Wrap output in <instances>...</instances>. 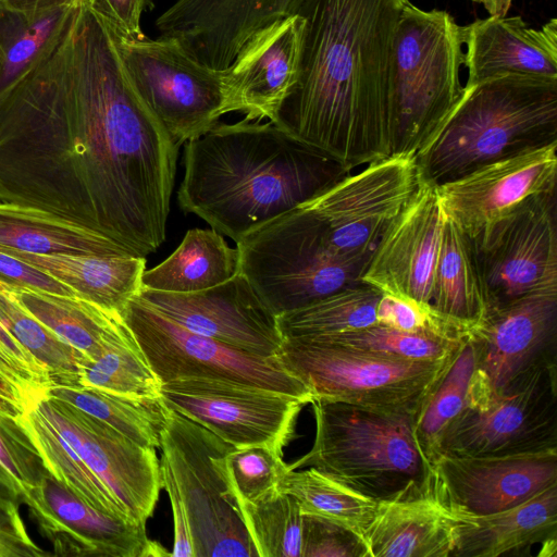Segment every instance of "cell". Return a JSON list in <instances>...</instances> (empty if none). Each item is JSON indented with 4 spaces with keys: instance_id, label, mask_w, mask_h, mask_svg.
Here are the masks:
<instances>
[{
    "instance_id": "cell-32",
    "label": "cell",
    "mask_w": 557,
    "mask_h": 557,
    "mask_svg": "<svg viewBox=\"0 0 557 557\" xmlns=\"http://www.w3.org/2000/svg\"><path fill=\"white\" fill-rule=\"evenodd\" d=\"M78 5L26 12L0 4V96L51 51Z\"/></svg>"
},
{
    "instance_id": "cell-53",
    "label": "cell",
    "mask_w": 557,
    "mask_h": 557,
    "mask_svg": "<svg viewBox=\"0 0 557 557\" xmlns=\"http://www.w3.org/2000/svg\"><path fill=\"white\" fill-rule=\"evenodd\" d=\"M0 407L12 409L18 413H22L16 401L0 387Z\"/></svg>"
},
{
    "instance_id": "cell-37",
    "label": "cell",
    "mask_w": 557,
    "mask_h": 557,
    "mask_svg": "<svg viewBox=\"0 0 557 557\" xmlns=\"http://www.w3.org/2000/svg\"><path fill=\"white\" fill-rule=\"evenodd\" d=\"M382 292L362 281L335 292L304 308L277 317L285 337L351 332L376 324V306Z\"/></svg>"
},
{
    "instance_id": "cell-18",
    "label": "cell",
    "mask_w": 557,
    "mask_h": 557,
    "mask_svg": "<svg viewBox=\"0 0 557 557\" xmlns=\"http://www.w3.org/2000/svg\"><path fill=\"white\" fill-rule=\"evenodd\" d=\"M432 479L437 494L455 513H494L557 484V448L509 455H441L432 467Z\"/></svg>"
},
{
    "instance_id": "cell-45",
    "label": "cell",
    "mask_w": 557,
    "mask_h": 557,
    "mask_svg": "<svg viewBox=\"0 0 557 557\" xmlns=\"http://www.w3.org/2000/svg\"><path fill=\"white\" fill-rule=\"evenodd\" d=\"M376 323L403 332L432 333L456 341L466 337L437 317L431 308L387 293H382L377 302Z\"/></svg>"
},
{
    "instance_id": "cell-25",
    "label": "cell",
    "mask_w": 557,
    "mask_h": 557,
    "mask_svg": "<svg viewBox=\"0 0 557 557\" xmlns=\"http://www.w3.org/2000/svg\"><path fill=\"white\" fill-rule=\"evenodd\" d=\"M460 29L465 87L505 74L557 79L555 17L534 28L518 15H488Z\"/></svg>"
},
{
    "instance_id": "cell-15",
    "label": "cell",
    "mask_w": 557,
    "mask_h": 557,
    "mask_svg": "<svg viewBox=\"0 0 557 557\" xmlns=\"http://www.w3.org/2000/svg\"><path fill=\"white\" fill-rule=\"evenodd\" d=\"M176 413L206 428L235 448L265 446L283 455L307 403L259 386L210 377H181L161 385Z\"/></svg>"
},
{
    "instance_id": "cell-35",
    "label": "cell",
    "mask_w": 557,
    "mask_h": 557,
    "mask_svg": "<svg viewBox=\"0 0 557 557\" xmlns=\"http://www.w3.org/2000/svg\"><path fill=\"white\" fill-rule=\"evenodd\" d=\"M21 417L46 467L59 482L98 510L133 520L113 493L33 403Z\"/></svg>"
},
{
    "instance_id": "cell-14",
    "label": "cell",
    "mask_w": 557,
    "mask_h": 557,
    "mask_svg": "<svg viewBox=\"0 0 557 557\" xmlns=\"http://www.w3.org/2000/svg\"><path fill=\"white\" fill-rule=\"evenodd\" d=\"M422 184L414 156L391 154L350 172L305 206L337 253L371 257L388 225Z\"/></svg>"
},
{
    "instance_id": "cell-36",
    "label": "cell",
    "mask_w": 557,
    "mask_h": 557,
    "mask_svg": "<svg viewBox=\"0 0 557 557\" xmlns=\"http://www.w3.org/2000/svg\"><path fill=\"white\" fill-rule=\"evenodd\" d=\"M278 488L297 500L302 515H314L339 523L361 539L377 505V500L312 467L288 470Z\"/></svg>"
},
{
    "instance_id": "cell-49",
    "label": "cell",
    "mask_w": 557,
    "mask_h": 557,
    "mask_svg": "<svg viewBox=\"0 0 557 557\" xmlns=\"http://www.w3.org/2000/svg\"><path fill=\"white\" fill-rule=\"evenodd\" d=\"M28 535L20 509L0 508V557L51 556Z\"/></svg>"
},
{
    "instance_id": "cell-52",
    "label": "cell",
    "mask_w": 557,
    "mask_h": 557,
    "mask_svg": "<svg viewBox=\"0 0 557 557\" xmlns=\"http://www.w3.org/2000/svg\"><path fill=\"white\" fill-rule=\"evenodd\" d=\"M513 0H481L480 3L487 11L488 15H507Z\"/></svg>"
},
{
    "instance_id": "cell-50",
    "label": "cell",
    "mask_w": 557,
    "mask_h": 557,
    "mask_svg": "<svg viewBox=\"0 0 557 557\" xmlns=\"http://www.w3.org/2000/svg\"><path fill=\"white\" fill-rule=\"evenodd\" d=\"M160 471L162 488L168 493L173 516L174 545L171 556L194 557L193 539L186 509L171 468L163 458L160 460Z\"/></svg>"
},
{
    "instance_id": "cell-16",
    "label": "cell",
    "mask_w": 557,
    "mask_h": 557,
    "mask_svg": "<svg viewBox=\"0 0 557 557\" xmlns=\"http://www.w3.org/2000/svg\"><path fill=\"white\" fill-rule=\"evenodd\" d=\"M33 404L113 493L129 517L146 523L162 488L156 449L136 444L60 399L42 395Z\"/></svg>"
},
{
    "instance_id": "cell-13",
    "label": "cell",
    "mask_w": 557,
    "mask_h": 557,
    "mask_svg": "<svg viewBox=\"0 0 557 557\" xmlns=\"http://www.w3.org/2000/svg\"><path fill=\"white\" fill-rule=\"evenodd\" d=\"M469 239L487 311L557 289L556 190L529 199Z\"/></svg>"
},
{
    "instance_id": "cell-22",
    "label": "cell",
    "mask_w": 557,
    "mask_h": 557,
    "mask_svg": "<svg viewBox=\"0 0 557 557\" xmlns=\"http://www.w3.org/2000/svg\"><path fill=\"white\" fill-rule=\"evenodd\" d=\"M305 0H176L156 21L196 60L223 71L258 30L298 14Z\"/></svg>"
},
{
    "instance_id": "cell-47",
    "label": "cell",
    "mask_w": 557,
    "mask_h": 557,
    "mask_svg": "<svg viewBox=\"0 0 557 557\" xmlns=\"http://www.w3.org/2000/svg\"><path fill=\"white\" fill-rule=\"evenodd\" d=\"M119 37L141 39L143 12L151 5L150 0H82Z\"/></svg>"
},
{
    "instance_id": "cell-10",
    "label": "cell",
    "mask_w": 557,
    "mask_h": 557,
    "mask_svg": "<svg viewBox=\"0 0 557 557\" xmlns=\"http://www.w3.org/2000/svg\"><path fill=\"white\" fill-rule=\"evenodd\" d=\"M233 446L171 410L160 448L188 517L194 557H258L232 490L225 455Z\"/></svg>"
},
{
    "instance_id": "cell-27",
    "label": "cell",
    "mask_w": 557,
    "mask_h": 557,
    "mask_svg": "<svg viewBox=\"0 0 557 557\" xmlns=\"http://www.w3.org/2000/svg\"><path fill=\"white\" fill-rule=\"evenodd\" d=\"M455 516V547L451 557L513 555L557 537V484L506 510L488 515Z\"/></svg>"
},
{
    "instance_id": "cell-28",
    "label": "cell",
    "mask_w": 557,
    "mask_h": 557,
    "mask_svg": "<svg viewBox=\"0 0 557 557\" xmlns=\"http://www.w3.org/2000/svg\"><path fill=\"white\" fill-rule=\"evenodd\" d=\"M46 272L70 287L76 297L123 315L140 294L146 257L120 255H37L0 249Z\"/></svg>"
},
{
    "instance_id": "cell-54",
    "label": "cell",
    "mask_w": 557,
    "mask_h": 557,
    "mask_svg": "<svg viewBox=\"0 0 557 557\" xmlns=\"http://www.w3.org/2000/svg\"><path fill=\"white\" fill-rule=\"evenodd\" d=\"M472 1H474V2H479V3H480V1H481V0H472Z\"/></svg>"
},
{
    "instance_id": "cell-4",
    "label": "cell",
    "mask_w": 557,
    "mask_h": 557,
    "mask_svg": "<svg viewBox=\"0 0 557 557\" xmlns=\"http://www.w3.org/2000/svg\"><path fill=\"white\" fill-rule=\"evenodd\" d=\"M553 143L557 79L505 74L465 87L455 109L414 157L422 181L437 186Z\"/></svg>"
},
{
    "instance_id": "cell-31",
    "label": "cell",
    "mask_w": 557,
    "mask_h": 557,
    "mask_svg": "<svg viewBox=\"0 0 557 557\" xmlns=\"http://www.w3.org/2000/svg\"><path fill=\"white\" fill-rule=\"evenodd\" d=\"M239 272L237 248L211 228H190L178 247L143 274V288L195 293L216 286Z\"/></svg>"
},
{
    "instance_id": "cell-7",
    "label": "cell",
    "mask_w": 557,
    "mask_h": 557,
    "mask_svg": "<svg viewBox=\"0 0 557 557\" xmlns=\"http://www.w3.org/2000/svg\"><path fill=\"white\" fill-rule=\"evenodd\" d=\"M236 248L239 273L276 317L360 282L370 259L337 253L305 205L248 233Z\"/></svg>"
},
{
    "instance_id": "cell-9",
    "label": "cell",
    "mask_w": 557,
    "mask_h": 557,
    "mask_svg": "<svg viewBox=\"0 0 557 557\" xmlns=\"http://www.w3.org/2000/svg\"><path fill=\"white\" fill-rule=\"evenodd\" d=\"M553 448H557L556 359L540 362L497 388L475 369L463 408L443 436L440 456Z\"/></svg>"
},
{
    "instance_id": "cell-21",
    "label": "cell",
    "mask_w": 557,
    "mask_h": 557,
    "mask_svg": "<svg viewBox=\"0 0 557 557\" xmlns=\"http://www.w3.org/2000/svg\"><path fill=\"white\" fill-rule=\"evenodd\" d=\"M443 220L436 186L423 182L380 238L360 281L431 308Z\"/></svg>"
},
{
    "instance_id": "cell-30",
    "label": "cell",
    "mask_w": 557,
    "mask_h": 557,
    "mask_svg": "<svg viewBox=\"0 0 557 557\" xmlns=\"http://www.w3.org/2000/svg\"><path fill=\"white\" fill-rule=\"evenodd\" d=\"M0 249L37 255L132 253L112 239L59 215L4 202H0Z\"/></svg>"
},
{
    "instance_id": "cell-29",
    "label": "cell",
    "mask_w": 557,
    "mask_h": 557,
    "mask_svg": "<svg viewBox=\"0 0 557 557\" xmlns=\"http://www.w3.org/2000/svg\"><path fill=\"white\" fill-rule=\"evenodd\" d=\"M431 310L463 336L485 318L487 305L469 237L444 213Z\"/></svg>"
},
{
    "instance_id": "cell-24",
    "label": "cell",
    "mask_w": 557,
    "mask_h": 557,
    "mask_svg": "<svg viewBox=\"0 0 557 557\" xmlns=\"http://www.w3.org/2000/svg\"><path fill=\"white\" fill-rule=\"evenodd\" d=\"M468 337L475 369L496 388L540 362L556 359L557 289L487 311Z\"/></svg>"
},
{
    "instance_id": "cell-12",
    "label": "cell",
    "mask_w": 557,
    "mask_h": 557,
    "mask_svg": "<svg viewBox=\"0 0 557 557\" xmlns=\"http://www.w3.org/2000/svg\"><path fill=\"white\" fill-rule=\"evenodd\" d=\"M116 42L133 85L177 145L201 136L219 122L222 71L196 60L171 37L116 36Z\"/></svg>"
},
{
    "instance_id": "cell-23",
    "label": "cell",
    "mask_w": 557,
    "mask_h": 557,
    "mask_svg": "<svg viewBox=\"0 0 557 557\" xmlns=\"http://www.w3.org/2000/svg\"><path fill=\"white\" fill-rule=\"evenodd\" d=\"M304 18L295 14L253 34L222 71V115L273 121L295 87L300 66Z\"/></svg>"
},
{
    "instance_id": "cell-8",
    "label": "cell",
    "mask_w": 557,
    "mask_h": 557,
    "mask_svg": "<svg viewBox=\"0 0 557 557\" xmlns=\"http://www.w3.org/2000/svg\"><path fill=\"white\" fill-rule=\"evenodd\" d=\"M458 349L438 360H405L315 336H295L283 339L275 357L304 383L312 400L341 401L416 419Z\"/></svg>"
},
{
    "instance_id": "cell-39",
    "label": "cell",
    "mask_w": 557,
    "mask_h": 557,
    "mask_svg": "<svg viewBox=\"0 0 557 557\" xmlns=\"http://www.w3.org/2000/svg\"><path fill=\"white\" fill-rule=\"evenodd\" d=\"M474 370L475 352L467 336L414 419L413 437L431 469L440 456L441 443L447 428L463 408Z\"/></svg>"
},
{
    "instance_id": "cell-5",
    "label": "cell",
    "mask_w": 557,
    "mask_h": 557,
    "mask_svg": "<svg viewBox=\"0 0 557 557\" xmlns=\"http://www.w3.org/2000/svg\"><path fill=\"white\" fill-rule=\"evenodd\" d=\"M315 435L311 449L288 465L315 468L375 499L417 494L432 469L413 437L414 418L313 399Z\"/></svg>"
},
{
    "instance_id": "cell-43",
    "label": "cell",
    "mask_w": 557,
    "mask_h": 557,
    "mask_svg": "<svg viewBox=\"0 0 557 557\" xmlns=\"http://www.w3.org/2000/svg\"><path fill=\"white\" fill-rule=\"evenodd\" d=\"M355 350L405 360H438L455 352L462 341L432 333H408L381 324L339 334L314 335Z\"/></svg>"
},
{
    "instance_id": "cell-2",
    "label": "cell",
    "mask_w": 557,
    "mask_h": 557,
    "mask_svg": "<svg viewBox=\"0 0 557 557\" xmlns=\"http://www.w3.org/2000/svg\"><path fill=\"white\" fill-rule=\"evenodd\" d=\"M409 0H305L297 83L273 123L354 169L391 156L394 41Z\"/></svg>"
},
{
    "instance_id": "cell-26",
    "label": "cell",
    "mask_w": 557,
    "mask_h": 557,
    "mask_svg": "<svg viewBox=\"0 0 557 557\" xmlns=\"http://www.w3.org/2000/svg\"><path fill=\"white\" fill-rule=\"evenodd\" d=\"M455 529L431 479L417 494L379 500L362 540L368 557H451Z\"/></svg>"
},
{
    "instance_id": "cell-44",
    "label": "cell",
    "mask_w": 557,
    "mask_h": 557,
    "mask_svg": "<svg viewBox=\"0 0 557 557\" xmlns=\"http://www.w3.org/2000/svg\"><path fill=\"white\" fill-rule=\"evenodd\" d=\"M224 461L237 502L259 498L278 486L283 475L290 470L282 454L259 445L232 447Z\"/></svg>"
},
{
    "instance_id": "cell-19",
    "label": "cell",
    "mask_w": 557,
    "mask_h": 557,
    "mask_svg": "<svg viewBox=\"0 0 557 557\" xmlns=\"http://www.w3.org/2000/svg\"><path fill=\"white\" fill-rule=\"evenodd\" d=\"M30 518L62 557H152L159 543L150 541L146 523L98 510L59 482L50 472L26 497Z\"/></svg>"
},
{
    "instance_id": "cell-46",
    "label": "cell",
    "mask_w": 557,
    "mask_h": 557,
    "mask_svg": "<svg viewBox=\"0 0 557 557\" xmlns=\"http://www.w3.org/2000/svg\"><path fill=\"white\" fill-rule=\"evenodd\" d=\"M301 557H368L362 539L329 519L304 515Z\"/></svg>"
},
{
    "instance_id": "cell-17",
    "label": "cell",
    "mask_w": 557,
    "mask_h": 557,
    "mask_svg": "<svg viewBox=\"0 0 557 557\" xmlns=\"http://www.w3.org/2000/svg\"><path fill=\"white\" fill-rule=\"evenodd\" d=\"M138 296L183 327L255 356L275 357L284 339L277 317L239 272L200 292L141 288Z\"/></svg>"
},
{
    "instance_id": "cell-33",
    "label": "cell",
    "mask_w": 557,
    "mask_h": 557,
    "mask_svg": "<svg viewBox=\"0 0 557 557\" xmlns=\"http://www.w3.org/2000/svg\"><path fill=\"white\" fill-rule=\"evenodd\" d=\"M9 287L22 307L86 358L97 355L125 324L120 313L76 296Z\"/></svg>"
},
{
    "instance_id": "cell-48",
    "label": "cell",
    "mask_w": 557,
    "mask_h": 557,
    "mask_svg": "<svg viewBox=\"0 0 557 557\" xmlns=\"http://www.w3.org/2000/svg\"><path fill=\"white\" fill-rule=\"evenodd\" d=\"M0 282L18 288L51 293L64 296H76L75 293L28 262L0 250Z\"/></svg>"
},
{
    "instance_id": "cell-40",
    "label": "cell",
    "mask_w": 557,
    "mask_h": 557,
    "mask_svg": "<svg viewBox=\"0 0 557 557\" xmlns=\"http://www.w3.org/2000/svg\"><path fill=\"white\" fill-rule=\"evenodd\" d=\"M0 322L48 370L51 386H78L84 355L29 313L0 282Z\"/></svg>"
},
{
    "instance_id": "cell-38",
    "label": "cell",
    "mask_w": 557,
    "mask_h": 557,
    "mask_svg": "<svg viewBox=\"0 0 557 557\" xmlns=\"http://www.w3.org/2000/svg\"><path fill=\"white\" fill-rule=\"evenodd\" d=\"M161 385L126 323L97 355L84 357L78 376V386L133 397H159Z\"/></svg>"
},
{
    "instance_id": "cell-11",
    "label": "cell",
    "mask_w": 557,
    "mask_h": 557,
    "mask_svg": "<svg viewBox=\"0 0 557 557\" xmlns=\"http://www.w3.org/2000/svg\"><path fill=\"white\" fill-rule=\"evenodd\" d=\"M123 319L161 384L181 377L228 380L312 401L308 388L276 357L255 356L194 333L165 317L139 296Z\"/></svg>"
},
{
    "instance_id": "cell-41",
    "label": "cell",
    "mask_w": 557,
    "mask_h": 557,
    "mask_svg": "<svg viewBox=\"0 0 557 557\" xmlns=\"http://www.w3.org/2000/svg\"><path fill=\"white\" fill-rule=\"evenodd\" d=\"M238 505L258 557H301L304 515L293 496L276 486Z\"/></svg>"
},
{
    "instance_id": "cell-20",
    "label": "cell",
    "mask_w": 557,
    "mask_h": 557,
    "mask_svg": "<svg viewBox=\"0 0 557 557\" xmlns=\"http://www.w3.org/2000/svg\"><path fill=\"white\" fill-rule=\"evenodd\" d=\"M556 151L553 143L437 185L444 213L473 237L529 199L556 190Z\"/></svg>"
},
{
    "instance_id": "cell-1",
    "label": "cell",
    "mask_w": 557,
    "mask_h": 557,
    "mask_svg": "<svg viewBox=\"0 0 557 557\" xmlns=\"http://www.w3.org/2000/svg\"><path fill=\"white\" fill-rule=\"evenodd\" d=\"M178 148L133 85L115 34L81 2L51 51L0 96V202L146 257L166 237Z\"/></svg>"
},
{
    "instance_id": "cell-3",
    "label": "cell",
    "mask_w": 557,
    "mask_h": 557,
    "mask_svg": "<svg viewBox=\"0 0 557 557\" xmlns=\"http://www.w3.org/2000/svg\"><path fill=\"white\" fill-rule=\"evenodd\" d=\"M351 170L275 123H216L185 143L177 202L237 243Z\"/></svg>"
},
{
    "instance_id": "cell-34",
    "label": "cell",
    "mask_w": 557,
    "mask_h": 557,
    "mask_svg": "<svg viewBox=\"0 0 557 557\" xmlns=\"http://www.w3.org/2000/svg\"><path fill=\"white\" fill-rule=\"evenodd\" d=\"M46 396L60 399L102 421L136 444L160 448L171 409L162 397H133L86 386H50Z\"/></svg>"
},
{
    "instance_id": "cell-42",
    "label": "cell",
    "mask_w": 557,
    "mask_h": 557,
    "mask_svg": "<svg viewBox=\"0 0 557 557\" xmlns=\"http://www.w3.org/2000/svg\"><path fill=\"white\" fill-rule=\"evenodd\" d=\"M48 473L21 413L0 407V508L20 509Z\"/></svg>"
},
{
    "instance_id": "cell-6",
    "label": "cell",
    "mask_w": 557,
    "mask_h": 557,
    "mask_svg": "<svg viewBox=\"0 0 557 557\" xmlns=\"http://www.w3.org/2000/svg\"><path fill=\"white\" fill-rule=\"evenodd\" d=\"M460 28L447 11L404 5L393 52L391 154L414 156L461 99Z\"/></svg>"
},
{
    "instance_id": "cell-51",
    "label": "cell",
    "mask_w": 557,
    "mask_h": 557,
    "mask_svg": "<svg viewBox=\"0 0 557 557\" xmlns=\"http://www.w3.org/2000/svg\"><path fill=\"white\" fill-rule=\"evenodd\" d=\"M82 0H20L17 10L26 12H41L57 8L79 4Z\"/></svg>"
}]
</instances>
